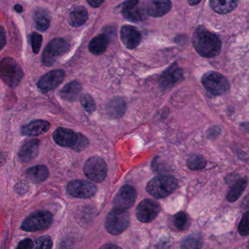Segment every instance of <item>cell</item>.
<instances>
[{
  "instance_id": "obj_1",
  "label": "cell",
  "mask_w": 249,
  "mask_h": 249,
  "mask_svg": "<svg viewBox=\"0 0 249 249\" xmlns=\"http://www.w3.org/2000/svg\"><path fill=\"white\" fill-rule=\"evenodd\" d=\"M192 44L196 52L205 58L218 56L222 47L221 39L202 26L195 30L192 37Z\"/></svg>"
},
{
  "instance_id": "obj_2",
  "label": "cell",
  "mask_w": 249,
  "mask_h": 249,
  "mask_svg": "<svg viewBox=\"0 0 249 249\" xmlns=\"http://www.w3.org/2000/svg\"><path fill=\"white\" fill-rule=\"evenodd\" d=\"M53 138L57 145L71 148L76 151H83L89 145L87 137L67 128L59 127L56 129L53 132Z\"/></svg>"
},
{
  "instance_id": "obj_3",
  "label": "cell",
  "mask_w": 249,
  "mask_h": 249,
  "mask_svg": "<svg viewBox=\"0 0 249 249\" xmlns=\"http://www.w3.org/2000/svg\"><path fill=\"white\" fill-rule=\"evenodd\" d=\"M178 187V180L171 176H156L146 186V191L154 197L160 199L171 195Z\"/></svg>"
},
{
  "instance_id": "obj_4",
  "label": "cell",
  "mask_w": 249,
  "mask_h": 249,
  "mask_svg": "<svg viewBox=\"0 0 249 249\" xmlns=\"http://www.w3.org/2000/svg\"><path fill=\"white\" fill-rule=\"evenodd\" d=\"M129 223L130 216L126 210L113 208L107 214L105 225L110 234L118 235L128 228Z\"/></svg>"
},
{
  "instance_id": "obj_5",
  "label": "cell",
  "mask_w": 249,
  "mask_h": 249,
  "mask_svg": "<svg viewBox=\"0 0 249 249\" xmlns=\"http://www.w3.org/2000/svg\"><path fill=\"white\" fill-rule=\"evenodd\" d=\"M53 222V215L48 211H40L27 217L22 224L21 230L28 232L43 231L50 227Z\"/></svg>"
},
{
  "instance_id": "obj_6",
  "label": "cell",
  "mask_w": 249,
  "mask_h": 249,
  "mask_svg": "<svg viewBox=\"0 0 249 249\" xmlns=\"http://www.w3.org/2000/svg\"><path fill=\"white\" fill-rule=\"evenodd\" d=\"M201 81L205 89L213 95H222L230 89V84L227 78L214 71L206 72L202 76Z\"/></svg>"
},
{
  "instance_id": "obj_7",
  "label": "cell",
  "mask_w": 249,
  "mask_h": 249,
  "mask_svg": "<svg viewBox=\"0 0 249 249\" xmlns=\"http://www.w3.org/2000/svg\"><path fill=\"white\" fill-rule=\"evenodd\" d=\"M1 77L4 82L11 87L19 84L23 78L22 70L11 58H5L1 62Z\"/></svg>"
},
{
  "instance_id": "obj_8",
  "label": "cell",
  "mask_w": 249,
  "mask_h": 249,
  "mask_svg": "<svg viewBox=\"0 0 249 249\" xmlns=\"http://www.w3.org/2000/svg\"><path fill=\"white\" fill-rule=\"evenodd\" d=\"M84 172L91 181L100 183L107 176V164L101 157H92L87 160L84 164Z\"/></svg>"
},
{
  "instance_id": "obj_9",
  "label": "cell",
  "mask_w": 249,
  "mask_h": 249,
  "mask_svg": "<svg viewBox=\"0 0 249 249\" xmlns=\"http://www.w3.org/2000/svg\"><path fill=\"white\" fill-rule=\"evenodd\" d=\"M69 50V44L64 39H53L45 49L42 56V62L45 66H52L58 58L66 53Z\"/></svg>"
},
{
  "instance_id": "obj_10",
  "label": "cell",
  "mask_w": 249,
  "mask_h": 249,
  "mask_svg": "<svg viewBox=\"0 0 249 249\" xmlns=\"http://www.w3.org/2000/svg\"><path fill=\"white\" fill-rule=\"evenodd\" d=\"M97 186L87 180H72L67 186L68 195L81 199L92 197L97 193Z\"/></svg>"
},
{
  "instance_id": "obj_11",
  "label": "cell",
  "mask_w": 249,
  "mask_h": 249,
  "mask_svg": "<svg viewBox=\"0 0 249 249\" xmlns=\"http://www.w3.org/2000/svg\"><path fill=\"white\" fill-rule=\"evenodd\" d=\"M122 13L126 19L132 22L142 21L148 15L146 7L141 5L139 0H127L122 5Z\"/></svg>"
},
{
  "instance_id": "obj_12",
  "label": "cell",
  "mask_w": 249,
  "mask_h": 249,
  "mask_svg": "<svg viewBox=\"0 0 249 249\" xmlns=\"http://www.w3.org/2000/svg\"><path fill=\"white\" fill-rule=\"evenodd\" d=\"M161 211L160 205L152 199L142 200L136 208L137 218L142 223L153 221Z\"/></svg>"
},
{
  "instance_id": "obj_13",
  "label": "cell",
  "mask_w": 249,
  "mask_h": 249,
  "mask_svg": "<svg viewBox=\"0 0 249 249\" xmlns=\"http://www.w3.org/2000/svg\"><path fill=\"white\" fill-rule=\"evenodd\" d=\"M137 199V192L133 186H122L113 199V208L127 210L133 206Z\"/></svg>"
},
{
  "instance_id": "obj_14",
  "label": "cell",
  "mask_w": 249,
  "mask_h": 249,
  "mask_svg": "<svg viewBox=\"0 0 249 249\" xmlns=\"http://www.w3.org/2000/svg\"><path fill=\"white\" fill-rule=\"evenodd\" d=\"M183 79V71L177 64H173L161 74L159 83L161 89L167 90L178 84Z\"/></svg>"
},
{
  "instance_id": "obj_15",
  "label": "cell",
  "mask_w": 249,
  "mask_h": 249,
  "mask_svg": "<svg viewBox=\"0 0 249 249\" xmlns=\"http://www.w3.org/2000/svg\"><path fill=\"white\" fill-rule=\"evenodd\" d=\"M65 72L62 70H55L43 75L37 83V87L43 92H49L56 89L65 79Z\"/></svg>"
},
{
  "instance_id": "obj_16",
  "label": "cell",
  "mask_w": 249,
  "mask_h": 249,
  "mask_svg": "<svg viewBox=\"0 0 249 249\" xmlns=\"http://www.w3.org/2000/svg\"><path fill=\"white\" fill-rule=\"evenodd\" d=\"M121 40L127 49H135L141 41V34L132 26H124L121 30Z\"/></svg>"
},
{
  "instance_id": "obj_17",
  "label": "cell",
  "mask_w": 249,
  "mask_h": 249,
  "mask_svg": "<svg viewBox=\"0 0 249 249\" xmlns=\"http://www.w3.org/2000/svg\"><path fill=\"white\" fill-rule=\"evenodd\" d=\"M170 0H148L146 5L148 16L154 18H160L166 15L171 10Z\"/></svg>"
},
{
  "instance_id": "obj_18",
  "label": "cell",
  "mask_w": 249,
  "mask_h": 249,
  "mask_svg": "<svg viewBox=\"0 0 249 249\" xmlns=\"http://www.w3.org/2000/svg\"><path fill=\"white\" fill-rule=\"evenodd\" d=\"M40 141L38 140H32L23 144L18 151L19 160L23 162H29L34 160L38 155Z\"/></svg>"
},
{
  "instance_id": "obj_19",
  "label": "cell",
  "mask_w": 249,
  "mask_h": 249,
  "mask_svg": "<svg viewBox=\"0 0 249 249\" xmlns=\"http://www.w3.org/2000/svg\"><path fill=\"white\" fill-rule=\"evenodd\" d=\"M49 122L44 120H35L21 128V134L25 136H39L46 133L50 129Z\"/></svg>"
},
{
  "instance_id": "obj_20",
  "label": "cell",
  "mask_w": 249,
  "mask_h": 249,
  "mask_svg": "<svg viewBox=\"0 0 249 249\" xmlns=\"http://www.w3.org/2000/svg\"><path fill=\"white\" fill-rule=\"evenodd\" d=\"M81 91V85L78 81L69 83L59 91V96L63 100L68 102H73L79 97Z\"/></svg>"
},
{
  "instance_id": "obj_21",
  "label": "cell",
  "mask_w": 249,
  "mask_h": 249,
  "mask_svg": "<svg viewBox=\"0 0 249 249\" xmlns=\"http://www.w3.org/2000/svg\"><path fill=\"white\" fill-rule=\"evenodd\" d=\"M239 0H210V6L217 14H227L237 8Z\"/></svg>"
},
{
  "instance_id": "obj_22",
  "label": "cell",
  "mask_w": 249,
  "mask_h": 249,
  "mask_svg": "<svg viewBox=\"0 0 249 249\" xmlns=\"http://www.w3.org/2000/svg\"><path fill=\"white\" fill-rule=\"evenodd\" d=\"M126 105L124 100L120 97L112 99L106 107L107 115L113 119L122 117L126 110Z\"/></svg>"
},
{
  "instance_id": "obj_23",
  "label": "cell",
  "mask_w": 249,
  "mask_h": 249,
  "mask_svg": "<svg viewBox=\"0 0 249 249\" xmlns=\"http://www.w3.org/2000/svg\"><path fill=\"white\" fill-rule=\"evenodd\" d=\"M27 178L33 183H39L45 181L49 178V170L45 165H37L27 170Z\"/></svg>"
},
{
  "instance_id": "obj_24",
  "label": "cell",
  "mask_w": 249,
  "mask_h": 249,
  "mask_svg": "<svg viewBox=\"0 0 249 249\" xmlns=\"http://www.w3.org/2000/svg\"><path fill=\"white\" fill-rule=\"evenodd\" d=\"M34 22L37 30L45 32L50 27L51 16L46 10L38 8L34 14Z\"/></svg>"
},
{
  "instance_id": "obj_25",
  "label": "cell",
  "mask_w": 249,
  "mask_h": 249,
  "mask_svg": "<svg viewBox=\"0 0 249 249\" xmlns=\"http://www.w3.org/2000/svg\"><path fill=\"white\" fill-rule=\"evenodd\" d=\"M109 38L106 35H100L93 38L89 43V51L94 55H101L108 46Z\"/></svg>"
},
{
  "instance_id": "obj_26",
  "label": "cell",
  "mask_w": 249,
  "mask_h": 249,
  "mask_svg": "<svg viewBox=\"0 0 249 249\" xmlns=\"http://www.w3.org/2000/svg\"><path fill=\"white\" fill-rule=\"evenodd\" d=\"M247 183L248 180L246 178H242L236 180L227 193V200L231 202H234L237 200L247 186Z\"/></svg>"
},
{
  "instance_id": "obj_27",
  "label": "cell",
  "mask_w": 249,
  "mask_h": 249,
  "mask_svg": "<svg viewBox=\"0 0 249 249\" xmlns=\"http://www.w3.org/2000/svg\"><path fill=\"white\" fill-rule=\"evenodd\" d=\"M88 18L89 15L87 10L84 7H78L70 14L69 23L72 27H81L87 22Z\"/></svg>"
},
{
  "instance_id": "obj_28",
  "label": "cell",
  "mask_w": 249,
  "mask_h": 249,
  "mask_svg": "<svg viewBox=\"0 0 249 249\" xmlns=\"http://www.w3.org/2000/svg\"><path fill=\"white\" fill-rule=\"evenodd\" d=\"M187 166L192 170H202L206 166V161L202 156L192 154L188 158Z\"/></svg>"
},
{
  "instance_id": "obj_29",
  "label": "cell",
  "mask_w": 249,
  "mask_h": 249,
  "mask_svg": "<svg viewBox=\"0 0 249 249\" xmlns=\"http://www.w3.org/2000/svg\"><path fill=\"white\" fill-rule=\"evenodd\" d=\"M202 240L197 234H192L186 237L181 243L183 249H199L202 246Z\"/></svg>"
},
{
  "instance_id": "obj_30",
  "label": "cell",
  "mask_w": 249,
  "mask_h": 249,
  "mask_svg": "<svg viewBox=\"0 0 249 249\" xmlns=\"http://www.w3.org/2000/svg\"><path fill=\"white\" fill-rule=\"evenodd\" d=\"M81 103L82 106L83 108L87 112V113L91 114L94 113L96 110V104L94 102V99L92 98L89 94H84L81 97Z\"/></svg>"
},
{
  "instance_id": "obj_31",
  "label": "cell",
  "mask_w": 249,
  "mask_h": 249,
  "mask_svg": "<svg viewBox=\"0 0 249 249\" xmlns=\"http://www.w3.org/2000/svg\"><path fill=\"white\" fill-rule=\"evenodd\" d=\"M53 247V242L49 236H42L34 242V249H49Z\"/></svg>"
},
{
  "instance_id": "obj_32",
  "label": "cell",
  "mask_w": 249,
  "mask_h": 249,
  "mask_svg": "<svg viewBox=\"0 0 249 249\" xmlns=\"http://www.w3.org/2000/svg\"><path fill=\"white\" fill-rule=\"evenodd\" d=\"M174 224L179 230H186L188 225V217L185 213H178L174 216Z\"/></svg>"
},
{
  "instance_id": "obj_33",
  "label": "cell",
  "mask_w": 249,
  "mask_h": 249,
  "mask_svg": "<svg viewBox=\"0 0 249 249\" xmlns=\"http://www.w3.org/2000/svg\"><path fill=\"white\" fill-rule=\"evenodd\" d=\"M238 231L240 235L247 236L249 234V211L245 213L240 220L238 226Z\"/></svg>"
},
{
  "instance_id": "obj_34",
  "label": "cell",
  "mask_w": 249,
  "mask_h": 249,
  "mask_svg": "<svg viewBox=\"0 0 249 249\" xmlns=\"http://www.w3.org/2000/svg\"><path fill=\"white\" fill-rule=\"evenodd\" d=\"M32 49L36 54L39 53L43 42V37L38 33H34L30 36Z\"/></svg>"
},
{
  "instance_id": "obj_35",
  "label": "cell",
  "mask_w": 249,
  "mask_h": 249,
  "mask_svg": "<svg viewBox=\"0 0 249 249\" xmlns=\"http://www.w3.org/2000/svg\"><path fill=\"white\" fill-rule=\"evenodd\" d=\"M34 248V242L30 239H24L22 241L20 242L19 244L17 246V249H33Z\"/></svg>"
},
{
  "instance_id": "obj_36",
  "label": "cell",
  "mask_w": 249,
  "mask_h": 249,
  "mask_svg": "<svg viewBox=\"0 0 249 249\" xmlns=\"http://www.w3.org/2000/svg\"><path fill=\"white\" fill-rule=\"evenodd\" d=\"M105 0H87L88 3L93 8H98L104 2Z\"/></svg>"
},
{
  "instance_id": "obj_37",
  "label": "cell",
  "mask_w": 249,
  "mask_h": 249,
  "mask_svg": "<svg viewBox=\"0 0 249 249\" xmlns=\"http://www.w3.org/2000/svg\"><path fill=\"white\" fill-rule=\"evenodd\" d=\"M0 36H1V49H2L5 46V43H6V36H5L3 28H2V30H1Z\"/></svg>"
},
{
  "instance_id": "obj_38",
  "label": "cell",
  "mask_w": 249,
  "mask_h": 249,
  "mask_svg": "<svg viewBox=\"0 0 249 249\" xmlns=\"http://www.w3.org/2000/svg\"><path fill=\"white\" fill-rule=\"evenodd\" d=\"M201 0H188V3L191 6H195L200 2Z\"/></svg>"
},
{
  "instance_id": "obj_39",
  "label": "cell",
  "mask_w": 249,
  "mask_h": 249,
  "mask_svg": "<svg viewBox=\"0 0 249 249\" xmlns=\"http://www.w3.org/2000/svg\"><path fill=\"white\" fill-rule=\"evenodd\" d=\"M240 126L245 131L249 132V122H244V123L241 124Z\"/></svg>"
},
{
  "instance_id": "obj_40",
  "label": "cell",
  "mask_w": 249,
  "mask_h": 249,
  "mask_svg": "<svg viewBox=\"0 0 249 249\" xmlns=\"http://www.w3.org/2000/svg\"><path fill=\"white\" fill-rule=\"evenodd\" d=\"M243 204V206H244L245 208H249V195H248V196H246V197L245 198Z\"/></svg>"
},
{
  "instance_id": "obj_41",
  "label": "cell",
  "mask_w": 249,
  "mask_h": 249,
  "mask_svg": "<svg viewBox=\"0 0 249 249\" xmlns=\"http://www.w3.org/2000/svg\"><path fill=\"white\" fill-rule=\"evenodd\" d=\"M15 11L18 13H21L23 11V7L20 5H17L15 6Z\"/></svg>"
},
{
  "instance_id": "obj_42",
  "label": "cell",
  "mask_w": 249,
  "mask_h": 249,
  "mask_svg": "<svg viewBox=\"0 0 249 249\" xmlns=\"http://www.w3.org/2000/svg\"><path fill=\"white\" fill-rule=\"evenodd\" d=\"M119 248V246H116V245H105V246H102V248Z\"/></svg>"
}]
</instances>
